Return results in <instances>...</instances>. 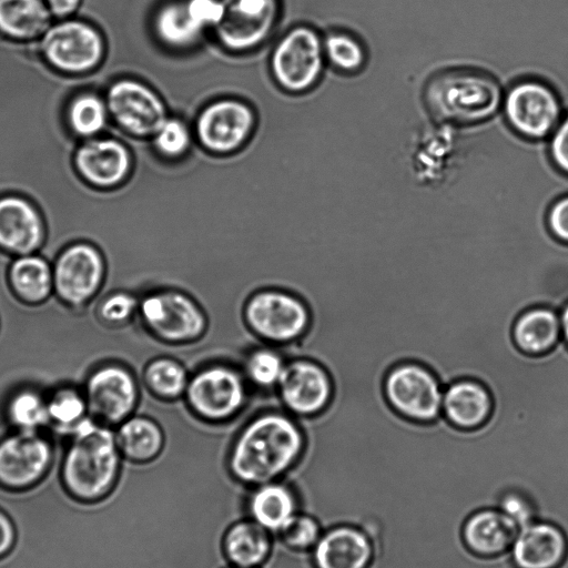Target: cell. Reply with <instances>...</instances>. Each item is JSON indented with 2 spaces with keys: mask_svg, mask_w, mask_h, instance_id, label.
I'll use <instances>...</instances> for the list:
<instances>
[{
  "mask_svg": "<svg viewBox=\"0 0 568 568\" xmlns=\"http://www.w3.org/2000/svg\"><path fill=\"white\" fill-rule=\"evenodd\" d=\"M305 445L304 432L290 415L266 412L252 418L235 436L226 468L243 487L276 481L297 465Z\"/></svg>",
  "mask_w": 568,
  "mask_h": 568,
  "instance_id": "1",
  "label": "cell"
},
{
  "mask_svg": "<svg viewBox=\"0 0 568 568\" xmlns=\"http://www.w3.org/2000/svg\"><path fill=\"white\" fill-rule=\"evenodd\" d=\"M60 479L65 494L80 504H97L114 490L121 474L115 434L104 424L83 419L72 432Z\"/></svg>",
  "mask_w": 568,
  "mask_h": 568,
  "instance_id": "2",
  "label": "cell"
},
{
  "mask_svg": "<svg viewBox=\"0 0 568 568\" xmlns=\"http://www.w3.org/2000/svg\"><path fill=\"white\" fill-rule=\"evenodd\" d=\"M504 91L490 73L473 68L445 69L433 74L423 89L428 114L454 128L490 120L501 106Z\"/></svg>",
  "mask_w": 568,
  "mask_h": 568,
  "instance_id": "3",
  "label": "cell"
},
{
  "mask_svg": "<svg viewBox=\"0 0 568 568\" xmlns=\"http://www.w3.org/2000/svg\"><path fill=\"white\" fill-rule=\"evenodd\" d=\"M500 111L508 126L529 141L548 139L565 114L555 88L532 77L519 79L504 91Z\"/></svg>",
  "mask_w": 568,
  "mask_h": 568,
  "instance_id": "4",
  "label": "cell"
},
{
  "mask_svg": "<svg viewBox=\"0 0 568 568\" xmlns=\"http://www.w3.org/2000/svg\"><path fill=\"white\" fill-rule=\"evenodd\" d=\"M38 44L43 60L51 68L71 75L95 70L101 65L106 49L101 31L78 17L53 22Z\"/></svg>",
  "mask_w": 568,
  "mask_h": 568,
  "instance_id": "5",
  "label": "cell"
},
{
  "mask_svg": "<svg viewBox=\"0 0 568 568\" xmlns=\"http://www.w3.org/2000/svg\"><path fill=\"white\" fill-rule=\"evenodd\" d=\"M138 311L144 327L166 344L193 343L207 328L206 315L197 302L174 288L149 293L140 301Z\"/></svg>",
  "mask_w": 568,
  "mask_h": 568,
  "instance_id": "6",
  "label": "cell"
},
{
  "mask_svg": "<svg viewBox=\"0 0 568 568\" xmlns=\"http://www.w3.org/2000/svg\"><path fill=\"white\" fill-rule=\"evenodd\" d=\"M244 321L251 332L272 344H287L310 328L311 313L297 296L275 288L261 290L245 303Z\"/></svg>",
  "mask_w": 568,
  "mask_h": 568,
  "instance_id": "7",
  "label": "cell"
},
{
  "mask_svg": "<svg viewBox=\"0 0 568 568\" xmlns=\"http://www.w3.org/2000/svg\"><path fill=\"white\" fill-rule=\"evenodd\" d=\"M184 396L187 406L199 418L209 423H223L244 407L245 379L231 366L209 365L190 377Z\"/></svg>",
  "mask_w": 568,
  "mask_h": 568,
  "instance_id": "8",
  "label": "cell"
},
{
  "mask_svg": "<svg viewBox=\"0 0 568 568\" xmlns=\"http://www.w3.org/2000/svg\"><path fill=\"white\" fill-rule=\"evenodd\" d=\"M384 394L402 416L418 423H430L443 414L444 387L437 376L416 362L392 367L384 379Z\"/></svg>",
  "mask_w": 568,
  "mask_h": 568,
  "instance_id": "9",
  "label": "cell"
},
{
  "mask_svg": "<svg viewBox=\"0 0 568 568\" xmlns=\"http://www.w3.org/2000/svg\"><path fill=\"white\" fill-rule=\"evenodd\" d=\"M53 462L51 443L37 432H18L0 440V488L22 493L38 486Z\"/></svg>",
  "mask_w": 568,
  "mask_h": 568,
  "instance_id": "10",
  "label": "cell"
},
{
  "mask_svg": "<svg viewBox=\"0 0 568 568\" xmlns=\"http://www.w3.org/2000/svg\"><path fill=\"white\" fill-rule=\"evenodd\" d=\"M110 118L131 135L154 136L168 119L162 99L144 83L118 79L104 94Z\"/></svg>",
  "mask_w": 568,
  "mask_h": 568,
  "instance_id": "11",
  "label": "cell"
},
{
  "mask_svg": "<svg viewBox=\"0 0 568 568\" xmlns=\"http://www.w3.org/2000/svg\"><path fill=\"white\" fill-rule=\"evenodd\" d=\"M276 388L284 407L291 414L303 417L327 412L335 393L329 369L307 358L286 363Z\"/></svg>",
  "mask_w": 568,
  "mask_h": 568,
  "instance_id": "12",
  "label": "cell"
},
{
  "mask_svg": "<svg viewBox=\"0 0 568 568\" xmlns=\"http://www.w3.org/2000/svg\"><path fill=\"white\" fill-rule=\"evenodd\" d=\"M324 47L318 34L306 27L287 32L272 55V71L281 87L301 92L313 85L323 70Z\"/></svg>",
  "mask_w": 568,
  "mask_h": 568,
  "instance_id": "13",
  "label": "cell"
},
{
  "mask_svg": "<svg viewBox=\"0 0 568 568\" xmlns=\"http://www.w3.org/2000/svg\"><path fill=\"white\" fill-rule=\"evenodd\" d=\"M53 290L61 301L78 306L89 301L104 277V261L99 250L88 243L65 247L53 267Z\"/></svg>",
  "mask_w": 568,
  "mask_h": 568,
  "instance_id": "14",
  "label": "cell"
},
{
  "mask_svg": "<svg viewBox=\"0 0 568 568\" xmlns=\"http://www.w3.org/2000/svg\"><path fill=\"white\" fill-rule=\"evenodd\" d=\"M88 409L105 424H121L139 402V387L132 373L120 365L94 371L85 389Z\"/></svg>",
  "mask_w": 568,
  "mask_h": 568,
  "instance_id": "15",
  "label": "cell"
},
{
  "mask_svg": "<svg viewBox=\"0 0 568 568\" xmlns=\"http://www.w3.org/2000/svg\"><path fill=\"white\" fill-rule=\"evenodd\" d=\"M254 114L237 100H220L205 106L196 120V134L201 144L216 153L239 149L251 134Z\"/></svg>",
  "mask_w": 568,
  "mask_h": 568,
  "instance_id": "16",
  "label": "cell"
},
{
  "mask_svg": "<svg viewBox=\"0 0 568 568\" xmlns=\"http://www.w3.org/2000/svg\"><path fill=\"white\" fill-rule=\"evenodd\" d=\"M73 163L79 175L90 185L113 189L128 178L132 156L129 148L116 136H95L79 143Z\"/></svg>",
  "mask_w": 568,
  "mask_h": 568,
  "instance_id": "17",
  "label": "cell"
},
{
  "mask_svg": "<svg viewBox=\"0 0 568 568\" xmlns=\"http://www.w3.org/2000/svg\"><path fill=\"white\" fill-rule=\"evenodd\" d=\"M45 237V221L29 199L18 194L0 196V248L21 255L33 254Z\"/></svg>",
  "mask_w": 568,
  "mask_h": 568,
  "instance_id": "18",
  "label": "cell"
},
{
  "mask_svg": "<svg viewBox=\"0 0 568 568\" xmlns=\"http://www.w3.org/2000/svg\"><path fill=\"white\" fill-rule=\"evenodd\" d=\"M217 34L232 50H245L261 42L275 17V0H229Z\"/></svg>",
  "mask_w": 568,
  "mask_h": 568,
  "instance_id": "19",
  "label": "cell"
},
{
  "mask_svg": "<svg viewBox=\"0 0 568 568\" xmlns=\"http://www.w3.org/2000/svg\"><path fill=\"white\" fill-rule=\"evenodd\" d=\"M510 554L517 568H559L568 554V538L558 525L536 520L519 529Z\"/></svg>",
  "mask_w": 568,
  "mask_h": 568,
  "instance_id": "20",
  "label": "cell"
},
{
  "mask_svg": "<svg viewBox=\"0 0 568 568\" xmlns=\"http://www.w3.org/2000/svg\"><path fill=\"white\" fill-rule=\"evenodd\" d=\"M373 547L368 536L351 525L325 529L311 550L314 568H367Z\"/></svg>",
  "mask_w": 568,
  "mask_h": 568,
  "instance_id": "21",
  "label": "cell"
},
{
  "mask_svg": "<svg viewBox=\"0 0 568 568\" xmlns=\"http://www.w3.org/2000/svg\"><path fill=\"white\" fill-rule=\"evenodd\" d=\"M493 407V396L479 381L462 378L444 388L443 415L458 428L481 426L490 417Z\"/></svg>",
  "mask_w": 568,
  "mask_h": 568,
  "instance_id": "22",
  "label": "cell"
},
{
  "mask_svg": "<svg viewBox=\"0 0 568 568\" xmlns=\"http://www.w3.org/2000/svg\"><path fill=\"white\" fill-rule=\"evenodd\" d=\"M298 498L294 489L271 481L253 487L245 499V513L272 535H277L298 513Z\"/></svg>",
  "mask_w": 568,
  "mask_h": 568,
  "instance_id": "23",
  "label": "cell"
},
{
  "mask_svg": "<svg viewBox=\"0 0 568 568\" xmlns=\"http://www.w3.org/2000/svg\"><path fill=\"white\" fill-rule=\"evenodd\" d=\"M273 548L272 534L250 518L232 523L222 538V552L231 567L260 568Z\"/></svg>",
  "mask_w": 568,
  "mask_h": 568,
  "instance_id": "24",
  "label": "cell"
},
{
  "mask_svg": "<svg viewBox=\"0 0 568 568\" xmlns=\"http://www.w3.org/2000/svg\"><path fill=\"white\" fill-rule=\"evenodd\" d=\"M518 531V526L503 511L485 508L473 513L466 519L463 537L475 554L495 556L510 549Z\"/></svg>",
  "mask_w": 568,
  "mask_h": 568,
  "instance_id": "25",
  "label": "cell"
},
{
  "mask_svg": "<svg viewBox=\"0 0 568 568\" xmlns=\"http://www.w3.org/2000/svg\"><path fill=\"white\" fill-rule=\"evenodd\" d=\"M513 337L528 355H544L561 341L559 311L545 305L530 307L515 321Z\"/></svg>",
  "mask_w": 568,
  "mask_h": 568,
  "instance_id": "26",
  "label": "cell"
},
{
  "mask_svg": "<svg viewBox=\"0 0 568 568\" xmlns=\"http://www.w3.org/2000/svg\"><path fill=\"white\" fill-rule=\"evenodd\" d=\"M52 19L44 0H0V34L10 40L39 41Z\"/></svg>",
  "mask_w": 568,
  "mask_h": 568,
  "instance_id": "27",
  "label": "cell"
},
{
  "mask_svg": "<svg viewBox=\"0 0 568 568\" xmlns=\"http://www.w3.org/2000/svg\"><path fill=\"white\" fill-rule=\"evenodd\" d=\"M115 439L121 456L136 465L159 458L165 445L162 427L146 416H130L119 424Z\"/></svg>",
  "mask_w": 568,
  "mask_h": 568,
  "instance_id": "28",
  "label": "cell"
},
{
  "mask_svg": "<svg viewBox=\"0 0 568 568\" xmlns=\"http://www.w3.org/2000/svg\"><path fill=\"white\" fill-rule=\"evenodd\" d=\"M9 283L20 300L40 303L53 290V271L45 260L34 253L21 255L10 265Z\"/></svg>",
  "mask_w": 568,
  "mask_h": 568,
  "instance_id": "29",
  "label": "cell"
},
{
  "mask_svg": "<svg viewBox=\"0 0 568 568\" xmlns=\"http://www.w3.org/2000/svg\"><path fill=\"white\" fill-rule=\"evenodd\" d=\"M109 111L99 91L82 90L75 93L65 109L70 131L80 140L99 136L108 129Z\"/></svg>",
  "mask_w": 568,
  "mask_h": 568,
  "instance_id": "30",
  "label": "cell"
},
{
  "mask_svg": "<svg viewBox=\"0 0 568 568\" xmlns=\"http://www.w3.org/2000/svg\"><path fill=\"white\" fill-rule=\"evenodd\" d=\"M143 379L154 396L173 400L185 394L190 377L179 361L163 356L146 364Z\"/></svg>",
  "mask_w": 568,
  "mask_h": 568,
  "instance_id": "31",
  "label": "cell"
},
{
  "mask_svg": "<svg viewBox=\"0 0 568 568\" xmlns=\"http://www.w3.org/2000/svg\"><path fill=\"white\" fill-rule=\"evenodd\" d=\"M155 31L164 43L184 48L195 43L203 29L192 20L185 4H171L158 13Z\"/></svg>",
  "mask_w": 568,
  "mask_h": 568,
  "instance_id": "32",
  "label": "cell"
},
{
  "mask_svg": "<svg viewBox=\"0 0 568 568\" xmlns=\"http://www.w3.org/2000/svg\"><path fill=\"white\" fill-rule=\"evenodd\" d=\"M10 423L20 432H37L49 423L47 402L33 390H21L8 404Z\"/></svg>",
  "mask_w": 568,
  "mask_h": 568,
  "instance_id": "33",
  "label": "cell"
},
{
  "mask_svg": "<svg viewBox=\"0 0 568 568\" xmlns=\"http://www.w3.org/2000/svg\"><path fill=\"white\" fill-rule=\"evenodd\" d=\"M286 362L280 353L270 347H258L248 353L244 361V377L258 388L276 387Z\"/></svg>",
  "mask_w": 568,
  "mask_h": 568,
  "instance_id": "34",
  "label": "cell"
},
{
  "mask_svg": "<svg viewBox=\"0 0 568 568\" xmlns=\"http://www.w3.org/2000/svg\"><path fill=\"white\" fill-rule=\"evenodd\" d=\"M324 53L331 63L344 72H357L364 68L367 53L364 44L346 32H334L323 42Z\"/></svg>",
  "mask_w": 568,
  "mask_h": 568,
  "instance_id": "35",
  "label": "cell"
},
{
  "mask_svg": "<svg viewBox=\"0 0 568 568\" xmlns=\"http://www.w3.org/2000/svg\"><path fill=\"white\" fill-rule=\"evenodd\" d=\"M324 528L310 513L298 511L292 520L275 535L278 542L295 552L312 550L321 538Z\"/></svg>",
  "mask_w": 568,
  "mask_h": 568,
  "instance_id": "36",
  "label": "cell"
},
{
  "mask_svg": "<svg viewBox=\"0 0 568 568\" xmlns=\"http://www.w3.org/2000/svg\"><path fill=\"white\" fill-rule=\"evenodd\" d=\"M49 420L53 422L60 429L72 432L83 419L88 404L85 397L72 388L59 389L49 402H47Z\"/></svg>",
  "mask_w": 568,
  "mask_h": 568,
  "instance_id": "37",
  "label": "cell"
},
{
  "mask_svg": "<svg viewBox=\"0 0 568 568\" xmlns=\"http://www.w3.org/2000/svg\"><path fill=\"white\" fill-rule=\"evenodd\" d=\"M191 136L187 126L178 119H166L154 134L156 150L165 156H179L190 146Z\"/></svg>",
  "mask_w": 568,
  "mask_h": 568,
  "instance_id": "38",
  "label": "cell"
},
{
  "mask_svg": "<svg viewBox=\"0 0 568 568\" xmlns=\"http://www.w3.org/2000/svg\"><path fill=\"white\" fill-rule=\"evenodd\" d=\"M498 509L508 516L519 529L538 520L534 501L520 490L506 491L499 500Z\"/></svg>",
  "mask_w": 568,
  "mask_h": 568,
  "instance_id": "39",
  "label": "cell"
},
{
  "mask_svg": "<svg viewBox=\"0 0 568 568\" xmlns=\"http://www.w3.org/2000/svg\"><path fill=\"white\" fill-rule=\"evenodd\" d=\"M139 303L132 294L116 292L101 303L99 314L110 325H122L138 311Z\"/></svg>",
  "mask_w": 568,
  "mask_h": 568,
  "instance_id": "40",
  "label": "cell"
},
{
  "mask_svg": "<svg viewBox=\"0 0 568 568\" xmlns=\"http://www.w3.org/2000/svg\"><path fill=\"white\" fill-rule=\"evenodd\" d=\"M548 154L555 169L568 176V112L548 138Z\"/></svg>",
  "mask_w": 568,
  "mask_h": 568,
  "instance_id": "41",
  "label": "cell"
},
{
  "mask_svg": "<svg viewBox=\"0 0 568 568\" xmlns=\"http://www.w3.org/2000/svg\"><path fill=\"white\" fill-rule=\"evenodd\" d=\"M545 221L550 234L568 245V193L558 196L547 206Z\"/></svg>",
  "mask_w": 568,
  "mask_h": 568,
  "instance_id": "42",
  "label": "cell"
},
{
  "mask_svg": "<svg viewBox=\"0 0 568 568\" xmlns=\"http://www.w3.org/2000/svg\"><path fill=\"white\" fill-rule=\"evenodd\" d=\"M186 10L192 20L202 29L219 26L224 17V3L216 0H190Z\"/></svg>",
  "mask_w": 568,
  "mask_h": 568,
  "instance_id": "43",
  "label": "cell"
},
{
  "mask_svg": "<svg viewBox=\"0 0 568 568\" xmlns=\"http://www.w3.org/2000/svg\"><path fill=\"white\" fill-rule=\"evenodd\" d=\"M17 541V531L11 518L0 509V559L7 557Z\"/></svg>",
  "mask_w": 568,
  "mask_h": 568,
  "instance_id": "44",
  "label": "cell"
},
{
  "mask_svg": "<svg viewBox=\"0 0 568 568\" xmlns=\"http://www.w3.org/2000/svg\"><path fill=\"white\" fill-rule=\"evenodd\" d=\"M55 20L73 18L78 14L84 0H44Z\"/></svg>",
  "mask_w": 568,
  "mask_h": 568,
  "instance_id": "45",
  "label": "cell"
},
{
  "mask_svg": "<svg viewBox=\"0 0 568 568\" xmlns=\"http://www.w3.org/2000/svg\"><path fill=\"white\" fill-rule=\"evenodd\" d=\"M561 339L568 347V302H566L559 310Z\"/></svg>",
  "mask_w": 568,
  "mask_h": 568,
  "instance_id": "46",
  "label": "cell"
},
{
  "mask_svg": "<svg viewBox=\"0 0 568 568\" xmlns=\"http://www.w3.org/2000/svg\"><path fill=\"white\" fill-rule=\"evenodd\" d=\"M226 568H239V567H231V566H229V567H226Z\"/></svg>",
  "mask_w": 568,
  "mask_h": 568,
  "instance_id": "47",
  "label": "cell"
}]
</instances>
